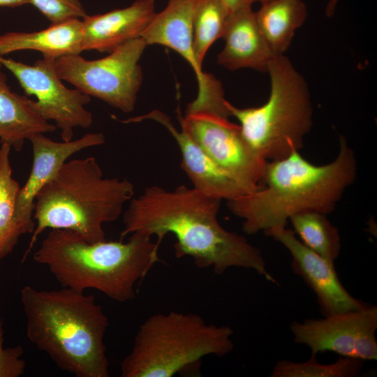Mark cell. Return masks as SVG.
I'll use <instances>...</instances> for the list:
<instances>
[{
  "label": "cell",
  "instance_id": "4316f807",
  "mask_svg": "<svg viewBox=\"0 0 377 377\" xmlns=\"http://www.w3.org/2000/svg\"><path fill=\"white\" fill-rule=\"evenodd\" d=\"M229 13L252 6L254 0H221Z\"/></svg>",
  "mask_w": 377,
  "mask_h": 377
},
{
  "label": "cell",
  "instance_id": "3957f363",
  "mask_svg": "<svg viewBox=\"0 0 377 377\" xmlns=\"http://www.w3.org/2000/svg\"><path fill=\"white\" fill-rule=\"evenodd\" d=\"M27 337L61 370L76 377H108L104 337L109 320L94 295L68 288L20 291Z\"/></svg>",
  "mask_w": 377,
  "mask_h": 377
},
{
  "label": "cell",
  "instance_id": "f546056e",
  "mask_svg": "<svg viewBox=\"0 0 377 377\" xmlns=\"http://www.w3.org/2000/svg\"><path fill=\"white\" fill-rule=\"evenodd\" d=\"M269 1L270 0H254L255 2L258 1V2H260L261 3Z\"/></svg>",
  "mask_w": 377,
  "mask_h": 377
},
{
  "label": "cell",
  "instance_id": "d4e9b609",
  "mask_svg": "<svg viewBox=\"0 0 377 377\" xmlns=\"http://www.w3.org/2000/svg\"><path fill=\"white\" fill-rule=\"evenodd\" d=\"M52 24L68 19H82L87 14L80 0H29Z\"/></svg>",
  "mask_w": 377,
  "mask_h": 377
},
{
  "label": "cell",
  "instance_id": "2e32d148",
  "mask_svg": "<svg viewBox=\"0 0 377 377\" xmlns=\"http://www.w3.org/2000/svg\"><path fill=\"white\" fill-rule=\"evenodd\" d=\"M154 0H136L131 6L82 19V50L110 52L141 37L155 15Z\"/></svg>",
  "mask_w": 377,
  "mask_h": 377
},
{
  "label": "cell",
  "instance_id": "30bf717a",
  "mask_svg": "<svg viewBox=\"0 0 377 377\" xmlns=\"http://www.w3.org/2000/svg\"><path fill=\"white\" fill-rule=\"evenodd\" d=\"M199 1L169 0L165 8L155 14L141 38L147 45L158 44L174 50L192 67L198 91L195 99L188 104L186 114L204 112L229 119L221 82L203 71L193 50L192 22Z\"/></svg>",
  "mask_w": 377,
  "mask_h": 377
},
{
  "label": "cell",
  "instance_id": "484cf974",
  "mask_svg": "<svg viewBox=\"0 0 377 377\" xmlns=\"http://www.w3.org/2000/svg\"><path fill=\"white\" fill-rule=\"evenodd\" d=\"M4 330L0 318V377H20L24 374L26 362L21 346L4 348Z\"/></svg>",
  "mask_w": 377,
  "mask_h": 377
},
{
  "label": "cell",
  "instance_id": "ffe728a7",
  "mask_svg": "<svg viewBox=\"0 0 377 377\" xmlns=\"http://www.w3.org/2000/svg\"><path fill=\"white\" fill-rule=\"evenodd\" d=\"M258 26L274 56L284 54L307 17L302 0H270L255 12Z\"/></svg>",
  "mask_w": 377,
  "mask_h": 377
},
{
  "label": "cell",
  "instance_id": "9a60e30c",
  "mask_svg": "<svg viewBox=\"0 0 377 377\" xmlns=\"http://www.w3.org/2000/svg\"><path fill=\"white\" fill-rule=\"evenodd\" d=\"M115 119L124 124L152 120L164 126L177 142L182 154L181 167L193 184V188L209 196L230 200L251 192L218 165L182 128L178 130L168 115L154 110L147 114Z\"/></svg>",
  "mask_w": 377,
  "mask_h": 377
},
{
  "label": "cell",
  "instance_id": "5bb4252c",
  "mask_svg": "<svg viewBox=\"0 0 377 377\" xmlns=\"http://www.w3.org/2000/svg\"><path fill=\"white\" fill-rule=\"evenodd\" d=\"M29 141L33 149V164L30 174L20 188L16 201L15 219L22 235L32 233L35 199L40 189L74 154L86 148L102 145L105 138L102 133H88L71 141L56 142L38 133Z\"/></svg>",
  "mask_w": 377,
  "mask_h": 377
},
{
  "label": "cell",
  "instance_id": "d6986e66",
  "mask_svg": "<svg viewBox=\"0 0 377 377\" xmlns=\"http://www.w3.org/2000/svg\"><path fill=\"white\" fill-rule=\"evenodd\" d=\"M0 62V142L16 151L38 133H52L56 125L40 117L30 106V98L11 91Z\"/></svg>",
  "mask_w": 377,
  "mask_h": 377
},
{
  "label": "cell",
  "instance_id": "7a4b0ae2",
  "mask_svg": "<svg viewBox=\"0 0 377 377\" xmlns=\"http://www.w3.org/2000/svg\"><path fill=\"white\" fill-rule=\"evenodd\" d=\"M330 163H311L299 151L267 161L258 188L227 200L230 212L242 219L248 235L286 227L291 216L312 210L331 213L357 176V160L345 137Z\"/></svg>",
  "mask_w": 377,
  "mask_h": 377
},
{
  "label": "cell",
  "instance_id": "cb8c5ba5",
  "mask_svg": "<svg viewBox=\"0 0 377 377\" xmlns=\"http://www.w3.org/2000/svg\"><path fill=\"white\" fill-rule=\"evenodd\" d=\"M364 361L341 356L331 364L317 362L316 357L297 362L279 360L274 366L271 377H357L362 374Z\"/></svg>",
  "mask_w": 377,
  "mask_h": 377
},
{
  "label": "cell",
  "instance_id": "7402d4cb",
  "mask_svg": "<svg viewBox=\"0 0 377 377\" xmlns=\"http://www.w3.org/2000/svg\"><path fill=\"white\" fill-rule=\"evenodd\" d=\"M11 147H0V260L9 255L22 236L16 225L15 213L20 185L12 177L10 163Z\"/></svg>",
  "mask_w": 377,
  "mask_h": 377
},
{
  "label": "cell",
  "instance_id": "9c48e42d",
  "mask_svg": "<svg viewBox=\"0 0 377 377\" xmlns=\"http://www.w3.org/2000/svg\"><path fill=\"white\" fill-rule=\"evenodd\" d=\"M0 62L17 80L30 100L31 108L46 121L53 120L61 130L63 141H71L75 128H87L93 114L85 105L90 96L77 89H68L56 72L54 59L43 57L33 65L0 56Z\"/></svg>",
  "mask_w": 377,
  "mask_h": 377
},
{
  "label": "cell",
  "instance_id": "52a82bcc",
  "mask_svg": "<svg viewBox=\"0 0 377 377\" xmlns=\"http://www.w3.org/2000/svg\"><path fill=\"white\" fill-rule=\"evenodd\" d=\"M267 73L271 90L265 103L238 108L226 101V106L247 142L270 161L303 147L313 124V106L306 80L284 54L274 57Z\"/></svg>",
  "mask_w": 377,
  "mask_h": 377
},
{
  "label": "cell",
  "instance_id": "4fadbf2b",
  "mask_svg": "<svg viewBox=\"0 0 377 377\" xmlns=\"http://www.w3.org/2000/svg\"><path fill=\"white\" fill-rule=\"evenodd\" d=\"M267 236L284 246L291 255L293 272L303 279L314 293L323 316L357 310L368 304L353 297L343 287L332 263L306 246L286 227L270 229Z\"/></svg>",
  "mask_w": 377,
  "mask_h": 377
},
{
  "label": "cell",
  "instance_id": "e0dca14e",
  "mask_svg": "<svg viewBox=\"0 0 377 377\" xmlns=\"http://www.w3.org/2000/svg\"><path fill=\"white\" fill-rule=\"evenodd\" d=\"M225 45L217 56V63L230 71L252 68L267 72L275 57L264 38L252 6L229 13L222 37Z\"/></svg>",
  "mask_w": 377,
  "mask_h": 377
},
{
  "label": "cell",
  "instance_id": "8fae6325",
  "mask_svg": "<svg viewBox=\"0 0 377 377\" xmlns=\"http://www.w3.org/2000/svg\"><path fill=\"white\" fill-rule=\"evenodd\" d=\"M181 128L227 174L251 192L258 188L267 161L247 142L239 125L208 112L182 116Z\"/></svg>",
  "mask_w": 377,
  "mask_h": 377
},
{
  "label": "cell",
  "instance_id": "5b68a950",
  "mask_svg": "<svg viewBox=\"0 0 377 377\" xmlns=\"http://www.w3.org/2000/svg\"><path fill=\"white\" fill-rule=\"evenodd\" d=\"M134 194L126 178H104L94 156L66 161L37 194L35 228L22 262L46 229L71 230L89 243L105 240L103 224L119 219Z\"/></svg>",
  "mask_w": 377,
  "mask_h": 377
},
{
  "label": "cell",
  "instance_id": "8992f818",
  "mask_svg": "<svg viewBox=\"0 0 377 377\" xmlns=\"http://www.w3.org/2000/svg\"><path fill=\"white\" fill-rule=\"evenodd\" d=\"M232 329L209 324L198 314L156 313L139 327L131 352L121 363V377L199 374L207 355L223 357L234 348Z\"/></svg>",
  "mask_w": 377,
  "mask_h": 377
},
{
  "label": "cell",
  "instance_id": "ba28073f",
  "mask_svg": "<svg viewBox=\"0 0 377 377\" xmlns=\"http://www.w3.org/2000/svg\"><path fill=\"white\" fill-rule=\"evenodd\" d=\"M137 38L101 59L87 60L80 54L54 59L59 77L82 93L98 98L124 112L133 111L142 82L140 59L147 47Z\"/></svg>",
  "mask_w": 377,
  "mask_h": 377
},
{
  "label": "cell",
  "instance_id": "44dd1931",
  "mask_svg": "<svg viewBox=\"0 0 377 377\" xmlns=\"http://www.w3.org/2000/svg\"><path fill=\"white\" fill-rule=\"evenodd\" d=\"M288 221L306 246L334 263L340 254L341 242L338 228L331 223L327 214L312 210L303 211L291 216Z\"/></svg>",
  "mask_w": 377,
  "mask_h": 377
},
{
  "label": "cell",
  "instance_id": "6da1fadb",
  "mask_svg": "<svg viewBox=\"0 0 377 377\" xmlns=\"http://www.w3.org/2000/svg\"><path fill=\"white\" fill-rule=\"evenodd\" d=\"M221 200L185 185L172 191L147 187L131 200L124 214L121 239L139 233L156 235L161 244L165 235L172 234L177 258L191 257L196 267H212L216 275L233 267L250 269L276 283L261 251L243 235L220 225L217 215Z\"/></svg>",
  "mask_w": 377,
  "mask_h": 377
},
{
  "label": "cell",
  "instance_id": "603a6c76",
  "mask_svg": "<svg viewBox=\"0 0 377 377\" xmlns=\"http://www.w3.org/2000/svg\"><path fill=\"white\" fill-rule=\"evenodd\" d=\"M229 13L221 0H200L193 17V46L198 61L202 64L212 45L225 31Z\"/></svg>",
  "mask_w": 377,
  "mask_h": 377
},
{
  "label": "cell",
  "instance_id": "ac0fdd59",
  "mask_svg": "<svg viewBox=\"0 0 377 377\" xmlns=\"http://www.w3.org/2000/svg\"><path fill=\"white\" fill-rule=\"evenodd\" d=\"M82 19L72 18L33 32H8L0 36V56L20 50H36L57 59L82 50Z\"/></svg>",
  "mask_w": 377,
  "mask_h": 377
},
{
  "label": "cell",
  "instance_id": "f1b7e54d",
  "mask_svg": "<svg viewBox=\"0 0 377 377\" xmlns=\"http://www.w3.org/2000/svg\"><path fill=\"white\" fill-rule=\"evenodd\" d=\"M340 0H328L325 7V14L327 17H332L337 8Z\"/></svg>",
  "mask_w": 377,
  "mask_h": 377
},
{
  "label": "cell",
  "instance_id": "83f0119b",
  "mask_svg": "<svg viewBox=\"0 0 377 377\" xmlns=\"http://www.w3.org/2000/svg\"><path fill=\"white\" fill-rule=\"evenodd\" d=\"M29 3V0H0V6L15 8Z\"/></svg>",
  "mask_w": 377,
  "mask_h": 377
},
{
  "label": "cell",
  "instance_id": "277c9868",
  "mask_svg": "<svg viewBox=\"0 0 377 377\" xmlns=\"http://www.w3.org/2000/svg\"><path fill=\"white\" fill-rule=\"evenodd\" d=\"M160 243L133 233L127 242L89 243L77 233L50 229L33 255L61 287L83 293L96 290L118 302L135 297V285L161 262Z\"/></svg>",
  "mask_w": 377,
  "mask_h": 377
},
{
  "label": "cell",
  "instance_id": "7c38bea8",
  "mask_svg": "<svg viewBox=\"0 0 377 377\" xmlns=\"http://www.w3.org/2000/svg\"><path fill=\"white\" fill-rule=\"evenodd\" d=\"M290 330L294 342L307 346L311 357L330 351L364 361L377 359L376 306L294 321Z\"/></svg>",
  "mask_w": 377,
  "mask_h": 377
}]
</instances>
